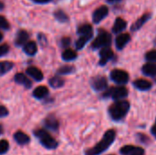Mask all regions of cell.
I'll use <instances>...</instances> for the list:
<instances>
[{
  "instance_id": "cell-1",
  "label": "cell",
  "mask_w": 156,
  "mask_h": 155,
  "mask_svg": "<svg viewBox=\"0 0 156 155\" xmlns=\"http://www.w3.org/2000/svg\"><path fill=\"white\" fill-rule=\"evenodd\" d=\"M116 137V132L114 130H109L105 132L103 138L95 145L93 148L89 149L85 155H99L105 152L114 142Z\"/></svg>"
},
{
  "instance_id": "cell-2",
  "label": "cell",
  "mask_w": 156,
  "mask_h": 155,
  "mask_svg": "<svg viewBox=\"0 0 156 155\" xmlns=\"http://www.w3.org/2000/svg\"><path fill=\"white\" fill-rule=\"evenodd\" d=\"M130 110V103L126 100L117 101L116 103L112 104L109 109V113L112 120L120 121L125 117Z\"/></svg>"
},
{
  "instance_id": "cell-3",
  "label": "cell",
  "mask_w": 156,
  "mask_h": 155,
  "mask_svg": "<svg viewBox=\"0 0 156 155\" xmlns=\"http://www.w3.org/2000/svg\"><path fill=\"white\" fill-rule=\"evenodd\" d=\"M36 138H37L40 143L47 149H55L58 146L57 141L51 137V135L45 130H37L34 132Z\"/></svg>"
},
{
  "instance_id": "cell-4",
  "label": "cell",
  "mask_w": 156,
  "mask_h": 155,
  "mask_svg": "<svg viewBox=\"0 0 156 155\" xmlns=\"http://www.w3.org/2000/svg\"><path fill=\"white\" fill-rule=\"evenodd\" d=\"M112 42V37L109 33L105 31H101L97 37L94 39V41L91 44V47L93 48H100L104 47H109V45Z\"/></svg>"
},
{
  "instance_id": "cell-5",
  "label": "cell",
  "mask_w": 156,
  "mask_h": 155,
  "mask_svg": "<svg viewBox=\"0 0 156 155\" xmlns=\"http://www.w3.org/2000/svg\"><path fill=\"white\" fill-rule=\"evenodd\" d=\"M128 95V90L125 87H116V88H111L109 89L105 93H104V97L108 98V97H112L113 100H122L123 98H125Z\"/></svg>"
},
{
  "instance_id": "cell-6",
  "label": "cell",
  "mask_w": 156,
  "mask_h": 155,
  "mask_svg": "<svg viewBox=\"0 0 156 155\" xmlns=\"http://www.w3.org/2000/svg\"><path fill=\"white\" fill-rule=\"evenodd\" d=\"M111 79L119 84H124L129 80V74L122 69H114L111 72Z\"/></svg>"
},
{
  "instance_id": "cell-7",
  "label": "cell",
  "mask_w": 156,
  "mask_h": 155,
  "mask_svg": "<svg viewBox=\"0 0 156 155\" xmlns=\"http://www.w3.org/2000/svg\"><path fill=\"white\" fill-rule=\"evenodd\" d=\"M109 13V8L106 6V5H101L100 7H98L94 13H93V16H92V20H93V23L95 24H99L101 20H103L107 15Z\"/></svg>"
},
{
  "instance_id": "cell-8",
  "label": "cell",
  "mask_w": 156,
  "mask_h": 155,
  "mask_svg": "<svg viewBox=\"0 0 156 155\" xmlns=\"http://www.w3.org/2000/svg\"><path fill=\"white\" fill-rule=\"evenodd\" d=\"M107 85H108L107 79L105 77H102V76H97V77L93 78L91 80V86L97 91L106 90Z\"/></svg>"
},
{
  "instance_id": "cell-9",
  "label": "cell",
  "mask_w": 156,
  "mask_h": 155,
  "mask_svg": "<svg viewBox=\"0 0 156 155\" xmlns=\"http://www.w3.org/2000/svg\"><path fill=\"white\" fill-rule=\"evenodd\" d=\"M113 57V52L109 47H104L100 52V65H105Z\"/></svg>"
},
{
  "instance_id": "cell-10",
  "label": "cell",
  "mask_w": 156,
  "mask_h": 155,
  "mask_svg": "<svg viewBox=\"0 0 156 155\" xmlns=\"http://www.w3.org/2000/svg\"><path fill=\"white\" fill-rule=\"evenodd\" d=\"M150 17H151V14H144V15H143L139 19H137L133 23V25L131 27V30L132 31H137V30H139L150 19Z\"/></svg>"
},
{
  "instance_id": "cell-11",
  "label": "cell",
  "mask_w": 156,
  "mask_h": 155,
  "mask_svg": "<svg viewBox=\"0 0 156 155\" xmlns=\"http://www.w3.org/2000/svg\"><path fill=\"white\" fill-rule=\"evenodd\" d=\"M129 41H130V35L127 33H123V34L119 35L116 37L115 44L118 49H122Z\"/></svg>"
},
{
  "instance_id": "cell-12",
  "label": "cell",
  "mask_w": 156,
  "mask_h": 155,
  "mask_svg": "<svg viewBox=\"0 0 156 155\" xmlns=\"http://www.w3.org/2000/svg\"><path fill=\"white\" fill-rule=\"evenodd\" d=\"M28 33L26 30H19L16 34L15 43L16 46H24L28 40Z\"/></svg>"
},
{
  "instance_id": "cell-13",
  "label": "cell",
  "mask_w": 156,
  "mask_h": 155,
  "mask_svg": "<svg viewBox=\"0 0 156 155\" xmlns=\"http://www.w3.org/2000/svg\"><path fill=\"white\" fill-rule=\"evenodd\" d=\"M27 74L28 76H30L31 78H33L35 80L37 81H40L43 79V74L41 72L40 69H38L36 67H29L27 69Z\"/></svg>"
},
{
  "instance_id": "cell-14",
  "label": "cell",
  "mask_w": 156,
  "mask_h": 155,
  "mask_svg": "<svg viewBox=\"0 0 156 155\" xmlns=\"http://www.w3.org/2000/svg\"><path fill=\"white\" fill-rule=\"evenodd\" d=\"M14 140L20 145H25L30 142V138L23 132H16L14 134Z\"/></svg>"
},
{
  "instance_id": "cell-15",
  "label": "cell",
  "mask_w": 156,
  "mask_h": 155,
  "mask_svg": "<svg viewBox=\"0 0 156 155\" xmlns=\"http://www.w3.org/2000/svg\"><path fill=\"white\" fill-rule=\"evenodd\" d=\"M14 79H15V81H16V83L21 84V85L25 86V87L27 88V89L31 87V81H30V79H28L27 77L25 74H23V73H17V74L15 76Z\"/></svg>"
},
{
  "instance_id": "cell-16",
  "label": "cell",
  "mask_w": 156,
  "mask_h": 155,
  "mask_svg": "<svg viewBox=\"0 0 156 155\" xmlns=\"http://www.w3.org/2000/svg\"><path fill=\"white\" fill-rule=\"evenodd\" d=\"M45 125H46L47 128H48L50 130H53V131H56V130H58V128L59 126V123H58V121L56 119L55 116L49 115L45 120Z\"/></svg>"
},
{
  "instance_id": "cell-17",
  "label": "cell",
  "mask_w": 156,
  "mask_h": 155,
  "mask_svg": "<svg viewBox=\"0 0 156 155\" xmlns=\"http://www.w3.org/2000/svg\"><path fill=\"white\" fill-rule=\"evenodd\" d=\"M127 26V22L121 18V17H118L116 20H115V23H114V26L112 27V31L113 33H121L122 31H123Z\"/></svg>"
},
{
  "instance_id": "cell-18",
  "label": "cell",
  "mask_w": 156,
  "mask_h": 155,
  "mask_svg": "<svg viewBox=\"0 0 156 155\" xmlns=\"http://www.w3.org/2000/svg\"><path fill=\"white\" fill-rule=\"evenodd\" d=\"M133 86L140 90H148L151 89L152 87V83L146 79H137L134 81L133 83Z\"/></svg>"
},
{
  "instance_id": "cell-19",
  "label": "cell",
  "mask_w": 156,
  "mask_h": 155,
  "mask_svg": "<svg viewBox=\"0 0 156 155\" xmlns=\"http://www.w3.org/2000/svg\"><path fill=\"white\" fill-rule=\"evenodd\" d=\"M142 71L146 76H154L156 74V64L149 62V63L144 65Z\"/></svg>"
},
{
  "instance_id": "cell-20",
  "label": "cell",
  "mask_w": 156,
  "mask_h": 155,
  "mask_svg": "<svg viewBox=\"0 0 156 155\" xmlns=\"http://www.w3.org/2000/svg\"><path fill=\"white\" fill-rule=\"evenodd\" d=\"M24 51L26 54L29 55V56H33L37 53V44L34 42V41H29V42H27L25 45H24V48H23Z\"/></svg>"
},
{
  "instance_id": "cell-21",
  "label": "cell",
  "mask_w": 156,
  "mask_h": 155,
  "mask_svg": "<svg viewBox=\"0 0 156 155\" xmlns=\"http://www.w3.org/2000/svg\"><path fill=\"white\" fill-rule=\"evenodd\" d=\"M48 94V90L47 87H44V86H39L37 89H35L33 91V96L39 100L45 98Z\"/></svg>"
},
{
  "instance_id": "cell-22",
  "label": "cell",
  "mask_w": 156,
  "mask_h": 155,
  "mask_svg": "<svg viewBox=\"0 0 156 155\" xmlns=\"http://www.w3.org/2000/svg\"><path fill=\"white\" fill-rule=\"evenodd\" d=\"M91 37H92V33L87 34V35H81L80 37L76 42V48L77 49H81Z\"/></svg>"
},
{
  "instance_id": "cell-23",
  "label": "cell",
  "mask_w": 156,
  "mask_h": 155,
  "mask_svg": "<svg viewBox=\"0 0 156 155\" xmlns=\"http://www.w3.org/2000/svg\"><path fill=\"white\" fill-rule=\"evenodd\" d=\"M49 85L54 88V89H58V88H60L64 85V79H61L60 77L58 76H56V77H53L49 79Z\"/></svg>"
},
{
  "instance_id": "cell-24",
  "label": "cell",
  "mask_w": 156,
  "mask_h": 155,
  "mask_svg": "<svg viewBox=\"0 0 156 155\" xmlns=\"http://www.w3.org/2000/svg\"><path fill=\"white\" fill-rule=\"evenodd\" d=\"M77 58V53L72 50V49H66L62 53V58L66 61H70L73 60Z\"/></svg>"
},
{
  "instance_id": "cell-25",
  "label": "cell",
  "mask_w": 156,
  "mask_h": 155,
  "mask_svg": "<svg viewBox=\"0 0 156 155\" xmlns=\"http://www.w3.org/2000/svg\"><path fill=\"white\" fill-rule=\"evenodd\" d=\"M13 67H14V64L12 62H9V61L0 62V75H3V74L8 72L9 70L12 69Z\"/></svg>"
},
{
  "instance_id": "cell-26",
  "label": "cell",
  "mask_w": 156,
  "mask_h": 155,
  "mask_svg": "<svg viewBox=\"0 0 156 155\" xmlns=\"http://www.w3.org/2000/svg\"><path fill=\"white\" fill-rule=\"evenodd\" d=\"M78 33L81 35H87L92 33V26L89 24H84L78 28Z\"/></svg>"
},
{
  "instance_id": "cell-27",
  "label": "cell",
  "mask_w": 156,
  "mask_h": 155,
  "mask_svg": "<svg viewBox=\"0 0 156 155\" xmlns=\"http://www.w3.org/2000/svg\"><path fill=\"white\" fill-rule=\"evenodd\" d=\"M55 17L59 21V22H66L68 21V16L62 11V10H58L55 12Z\"/></svg>"
},
{
  "instance_id": "cell-28",
  "label": "cell",
  "mask_w": 156,
  "mask_h": 155,
  "mask_svg": "<svg viewBox=\"0 0 156 155\" xmlns=\"http://www.w3.org/2000/svg\"><path fill=\"white\" fill-rule=\"evenodd\" d=\"M9 149V143L6 140L0 141V154L5 153Z\"/></svg>"
},
{
  "instance_id": "cell-29",
  "label": "cell",
  "mask_w": 156,
  "mask_h": 155,
  "mask_svg": "<svg viewBox=\"0 0 156 155\" xmlns=\"http://www.w3.org/2000/svg\"><path fill=\"white\" fill-rule=\"evenodd\" d=\"M72 71H74V68L72 66H63L58 70V73L64 75V74H69Z\"/></svg>"
},
{
  "instance_id": "cell-30",
  "label": "cell",
  "mask_w": 156,
  "mask_h": 155,
  "mask_svg": "<svg viewBox=\"0 0 156 155\" xmlns=\"http://www.w3.org/2000/svg\"><path fill=\"white\" fill-rule=\"evenodd\" d=\"M145 58L150 62H155L156 61V50L148 51L145 55Z\"/></svg>"
},
{
  "instance_id": "cell-31",
  "label": "cell",
  "mask_w": 156,
  "mask_h": 155,
  "mask_svg": "<svg viewBox=\"0 0 156 155\" xmlns=\"http://www.w3.org/2000/svg\"><path fill=\"white\" fill-rule=\"evenodd\" d=\"M133 148H134V146H133V145H126V146H123L120 150V153L123 155H128L130 154V153L133 151Z\"/></svg>"
},
{
  "instance_id": "cell-32",
  "label": "cell",
  "mask_w": 156,
  "mask_h": 155,
  "mask_svg": "<svg viewBox=\"0 0 156 155\" xmlns=\"http://www.w3.org/2000/svg\"><path fill=\"white\" fill-rule=\"evenodd\" d=\"M0 28L1 29H7L9 28V23L8 21L2 16H0Z\"/></svg>"
},
{
  "instance_id": "cell-33",
  "label": "cell",
  "mask_w": 156,
  "mask_h": 155,
  "mask_svg": "<svg viewBox=\"0 0 156 155\" xmlns=\"http://www.w3.org/2000/svg\"><path fill=\"white\" fill-rule=\"evenodd\" d=\"M130 155H144V150L140 147H135L130 153Z\"/></svg>"
},
{
  "instance_id": "cell-34",
  "label": "cell",
  "mask_w": 156,
  "mask_h": 155,
  "mask_svg": "<svg viewBox=\"0 0 156 155\" xmlns=\"http://www.w3.org/2000/svg\"><path fill=\"white\" fill-rule=\"evenodd\" d=\"M9 50V47L6 45V44H4V45H0V57L5 55Z\"/></svg>"
},
{
  "instance_id": "cell-35",
  "label": "cell",
  "mask_w": 156,
  "mask_h": 155,
  "mask_svg": "<svg viewBox=\"0 0 156 155\" xmlns=\"http://www.w3.org/2000/svg\"><path fill=\"white\" fill-rule=\"evenodd\" d=\"M8 114V111L5 106H0V118L5 117Z\"/></svg>"
},
{
  "instance_id": "cell-36",
  "label": "cell",
  "mask_w": 156,
  "mask_h": 155,
  "mask_svg": "<svg viewBox=\"0 0 156 155\" xmlns=\"http://www.w3.org/2000/svg\"><path fill=\"white\" fill-rule=\"evenodd\" d=\"M70 44V39L69 37H63L61 39V46L62 47H69Z\"/></svg>"
},
{
  "instance_id": "cell-37",
  "label": "cell",
  "mask_w": 156,
  "mask_h": 155,
  "mask_svg": "<svg viewBox=\"0 0 156 155\" xmlns=\"http://www.w3.org/2000/svg\"><path fill=\"white\" fill-rule=\"evenodd\" d=\"M32 1L35 3H37V4H47V3L51 2L52 0H32Z\"/></svg>"
},
{
  "instance_id": "cell-38",
  "label": "cell",
  "mask_w": 156,
  "mask_h": 155,
  "mask_svg": "<svg viewBox=\"0 0 156 155\" xmlns=\"http://www.w3.org/2000/svg\"><path fill=\"white\" fill-rule=\"evenodd\" d=\"M152 133H153V135L156 138V123L153 126V128H152Z\"/></svg>"
},
{
  "instance_id": "cell-39",
  "label": "cell",
  "mask_w": 156,
  "mask_h": 155,
  "mask_svg": "<svg viewBox=\"0 0 156 155\" xmlns=\"http://www.w3.org/2000/svg\"><path fill=\"white\" fill-rule=\"evenodd\" d=\"M109 3H114V2H117V1H119V0H107Z\"/></svg>"
},
{
  "instance_id": "cell-40",
  "label": "cell",
  "mask_w": 156,
  "mask_h": 155,
  "mask_svg": "<svg viewBox=\"0 0 156 155\" xmlns=\"http://www.w3.org/2000/svg\"><path fill=\"white\" fill-rule=\"evenodd\" d=\"M2 39H3V34H2L1 31H0V41H1Z\"/></svg>"
},
{
  "instance_id": "cell-41",
  "label": "cell",
  "mask_w": 156,
  "mask_h": 155,
  "mask_svg": "<svg viewBox=\"0 0 156 155\" xmlns=\"http://www.w3.org/2000/svg\"><path fill=\"white\" fill-rule=\"evenodd\" d=\"M3 132V129H2V126L0 125V133H2Z\"/></svg>"
}]
</instances>
